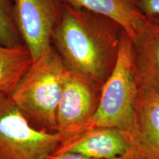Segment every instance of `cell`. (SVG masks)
Returning a JSON list of instances; mask_svg holds the SVG:
<instances>
[{
    "instance_id": "cell-1",
    "label": "cell",
    "mask_w": 159,
    "mask_h": 159,
    "mask_svg": "<svg viewBox=\"0 0 159 159\" xmlns=\"http://www.w3.org/2000/svg\"><path fill=\"white\" fill-rule=\"evenodd\" d=\"M125 32L113 19L66 2L52 46L67 70L103 85L116 66Z\"/></svg>"
},
{
    "instance_id": "cell-2",
    "label": "cell",
    "mask_w": 159,
    "mask_h": 159,
    "mask_svg": "<svg viewBox=\"0 0 159 159\" xmlns=\"http://www.w3.org/2000/svg\"><path fill=\"white\" fill-rule=\"evenodd\" d=\"M67 69L54 47L33 61L10 99L36 128L57 132V111Z\"/></svg>"
},
{
    "instance_id": "cell-3",
    "label": "cell",
    "mask_w": 159,
    "mask_h": 159,
    "mask_svg": "<svg viewBox=\"0 0 159 159\" xmlns=\"http://www.w3.org/2000/svg\"><path fill=\"white\" fill-rule=\"evenodd\" d=\"M136 94L131 63V39L125 32L116 66L102 86L98 108L79 134L93 128L126 130L134 114Z\"/></svg>"
},
{
    "instance_id": "cell-4",
    "label": "cell",
    "mask_w": 159,
    "mask_h": 159,
    "mask_svg": "<svg viewBox=\"0 0 159 159\" xmlns=\"http://www.w3.org/2000/svg\"><path fill=\"white\" fill-rule=\"evenodd\" d=\"M61 143L58 133L36 128L0 94V159H47Z\"/></svg>"
},
{
    "instance_id": "cell-5",
    "label": "cell",
    "mask_w": 159,
    "mask_h": 159,
    "mask_svg": "<svg viewBox=\"0 0 159 159\" xmlns=\"http://www.w3.org/2000/svg\"><path fill=\"white\" fill-rule=\"evenodd\" d=\"M102 85L67 70L57 111L61 143L76 136L92 118L100 102Z\"/></svg>"
},
{
    "instance_id": "cell-6",
    "label": "cell",
    "mask_w": 159,
    "mask_h": 159,
    "mask_svg": "<svg viewBox=\"0 0 159 159\" xmlns=\"http://www.w3.org/2000/svg\"><path fill=\"white\" fill-rule=\"evenodd\" d=\"M13 19L33 61L52 45V37L62 17L65 0H12Z\"/></svg>"
},
{
    "instance_id": "cell-7",
    "label": "cell",
    "mask_w": 159,
    "mask_h": 159,
    "mask_svg": "<svg viewBox=\"0 0 159 159\" xmlns=\"http://www.w3.org/2000/svg\"><path fill=\"white\" fill-rule=\"evenodd\" d=\"M134 111L126 132L130 142L127 159H159V93L136 83Z\"/></svg>"
},
{
    "instance_id": "cell-8",
    "label": "cell",
    "mask_w": 159,
    "mask_h": 159,
    "mask_svg": "<svg viewBox=\"0 0 159 159\" xmlns=\"http://www.w3.org/2000/svg\"><path fill=\"white\" fill-rule=\"evenodd\" d=\"M130 150L125 130L113 128H93L61 143L55 153L80 154L95 159H112L124 156Z\"/></svg>"
},
{
    "instance_id": "cell-9",
    "label": "cell",
    "mask_w": 159,
    "mask_h": 159,
    "mask_svg": "<svg viewBox=\"0 0 159 159\" xmlns=\"http://www.w3.org/2000/svg\"><path fill=\"white\" fill-rule=\"evenodd\" d=\"M131 63L136 83L159 93V20L146 18L131 39Z\"/></svg>"
},
{
    "instance_id": "cell-10",
    "label": "cell",
    "mask_w": 159,
    "mask_h": 159,
    "mask_svg": "<svg viewBox=\"0 0 159 159\" xmlns=\"http://www.w3.org/2000/svg\"><path fill=\"white\" fill-rule=\"evenodd\" d=\"M80 8L88 10L113 19L122 26L131 39L136 36L146 17L141 14L129 0H65Z\"/></svg>"
},
{
    "instance_id": "cell-11",
    "label": "cell",
    "mask_w": 159,
    "mask_h": 159,
    "mask_svg": "<svg viewBox=\"0 0 159 159\" xmlns=\"http://www.w3.org/2000/svg\"><path fill=\"white\" fill-rule=\"evenodd\" d=\"M33 63L25 44L15 47L0 44V94L10 97Z\"/></svg>"
},
{
    "instance_id": "cell-12",
    "label": "cell",
    "mask_w": 159,
    "mask_h": 159,
    "mask_svg": "<svg viewBox=\"0 0 159 159\" xmlns=\"http://www.w3.org/2000/svg\"><path fill=\"white\" fill-rule=\"evenodd\" d=\"M0 44L8 47L24 44L13 19L12 0H0Z\"/></svg>"
},
{
    "instance_id": "cell-13",
    "label": "cell",
    "mask_w": 159,
    "mask_h": 159,
    "mask_svg": "<svg viewBox=\"0 0 159 159\" xmlns=\"http://www.w3.org/2000/svg\"><path fill=\"white\" fill-rule=\"evenodd\" d=\"M141 14L148 19L159 20V0H129Z\"/></svg>"
},
{
    "instance_id": "cell-14",
    "label": "cell",
    "mask_w": 159,
    "mask_h": 159,
    "mask_svg": "<svg viewBox=\"0 0 159 159\" xmlns=\"http://www.w3.org/2000/svg\"><path fill=\"white\" fill-rule=\"evenodd\" d=\"M47 159H95L91 158L81 156L80 154L76 153H71V152H65V153H54L51 156H49ZM112 159H127V157L124 156L118 157V158H115Z\"/></svg>"
}]
</instances>
